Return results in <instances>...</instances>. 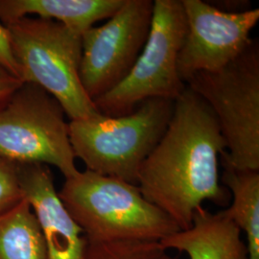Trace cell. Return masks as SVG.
I'll return each mask as SVG.
<instances>
[{"label": "cell", "instance_id": "cell-1", "mask_svg": "<svg viewBox=\"0 0 259 259\" xmlns=\"http://www.w3.org/2000/svg\"><path fill=\"white\" fill-rule=\"evenodd\" d=\"M226 151L218 122L204 99L188 87L157 146L139 168L138 186L144 198L188 230L204 201L227 205L229 189L220 185L219 158Z\"/></svg>", "mask_w": 259, "mask_h": 259}, {"label": "cell", "instance_id": "cell-2", "mask_svg": "<svg viewBox=\"0 0 259 259\" xmlns=\"http://www.w3.org/2000/svg\"><path fill=\"white\" fill-rule=\"evenodd\" d=\"M91 242L160 241L180 232L166 213L148 202L139 186L90 170L65 179L58 192Z\"/></svg>", "mask_w": 259, "mask_h": 259}, {"label": "cell", "instance_id": "cell-3", "mask_svg": "<svg viewBox=\"0 0 259 259\" xmlns=\"http://www.w3.org/2000/svg\"><path fill=\"white\" fill-rule=\"evenodd\" d=\"M174 101L152 98L121 116H95L68 122L75 157L87 170L138 185L139 168L162 138Z\"/></svg>", "mask_w": 259, "mask_h": 259}, {"label": "cell", "instance_id": "cell-4", "mask_svg": "<svg viewBox=\"0 0 259 259\" xmlns=\"http://www.w3.org/2000/svg\"><path fill=\"white\" fill-rule=\"evenodd\" d=\"M19 78L51 94L70 120L100 112L80 80L82 35L51 19L25 17L5 25Z\"/></svg>", "mask_w": 259, "mask_h": 259}, {"label": "cell", "instance_id": "cell-5", "mask_svg": "<svg viewBox=\"0 0 259 259\" xmlns=\"http://www.w3.org/2000/svg\"><path fill=\"white\" fill-rule=\"evenodd\" d=\"M208 105L226 144L221 162L259 171V45H249L229 65L199 72L186 82Z\"/></svg>", "mask_w": 259, "mask_h": 259}, {"label": "cell", "instance_id": "cell-6", "mask_svg": "<svg viewBox=\"0 0 259 259\" xmlns=\"http://www.w3.org/2000/svg\"><path fill=\"white\" fill-rule=\"evenodd\" d=\"M186 33L182 0H155L148 38L127 77L94 100L106 116H121L152 98L175 101L186 88L178 58Z\"/></svg>", "mask_w": 259, "mask_h": 259}, {"label": "cell", "instance_id": "cell-7", "mask_svg": "<svg viewBox=\"0 0 259 259\" xmlns=\"http://www.w3.org/2000/svg\"><path fill=\"white\" fill-rule=\"evenodd\" d=\"M65 112L51 94L23 83L0 109V157L16 163L57 167L65 179L76 175Z\"/></svg>", "mask_w": 259, "mask_h": 259}, {"label": "cell", "instance_id": "cell-8", "mask_svg": "<svg viewBox=\"0 0 259 259\" xmlns=\"http://www.w3.org/2000/svg\"><path fill=\"white\" fill-rule=\"evenodd\" d=\"M154 1L124 0L106 23L82 35L80 80L94 101L127 77L148 38Z\"/></svg>", "mask_w": 259, "mask_h": 259}, {"label": "cell", "instance_id": "cell-9", "mask_svg": "<svg viewBox=\"0 0 259 259\" xmlns=\"http://www.w3.org/2000/svg\"><path fill=\"white\" fill-rule=\"evenodd\" d=\"M186 33L178 58L183 82L199 72H213L229 65L250 41L259 9L229 12L202 0H182Z\"/></svg>", "mask_w": 259, "mask_h": 259}, {"label": "cell", "instance_id": "cell-10", "mask_svg": "<svg viewBox=\"0 0 259 259\" xmlns=\"http://www.w3.org/2000/svg\"><path fill=\"white\" fill-rule=\"evenodd\" d=\"M19 186L37 218L46 241L47 259H81L85 238L56 190L50 168L17 163Z\"/></svg>", "mask_w": 259, "mask_h": 259}, {"label": "cell", "instance_id": "cell-11", "mask_svg": "<svg viewBox=\"0 0 259 259\" xmlns=\"http://www.w3.org/2000/svg\"><path fill=\"white\" fill-rule=\"evenodd\" d=\"M167 250L184 251L190 259H249L241 231L224 212L199 208L188 230L160 241Z\"/></svg>", "mask_w": 259, "mask_h": 259}, {"label": "cell", "instance_id": "cell-12", "mask_svg": "<svg viewBox=\"0 0 259 259\" xmlns=\"http://www.w3.org/2000/svg\"><path fill=\"white\" fill-rule=\"evenodd\" d=\"M124 0H0V20L3 25L37 16L62 23L83 35L93 24L109 19L120 9Z\"/></svg>", "mask_w": 259, "mask_h": 259}, {"label": "cell", "instance_id": "cell-13", "mask_svg": "<svg viewBox=\"0 0 259 259\" xmlns=\"http://www.w3.org/2000/svg\"><path fill=\"white\" fill-rule=\"evenodd\" d=\"M221 163V182L232 194V205L223 212L246 233L249 259H259V171Z\"/></svg>", "mask_w": 259, "mask_h": 259}, {"label": "cell", "instance_id": "cell-14", "mask_svg": "<svg viewBox=\"0 0 259 259\" xmlns=\"http://www.w3.org/2000/svg\"><path fill=\"white\" fill-rule=\"evenodd\" d=\"M0 259H47L44 235L24 199L0 214Z\"/></svg>", "mask_w": 259, "mask_h": 259}, {"label": "cell", "instance_id": "cell-15", "mask_svg": "<svg viewBox=\"0 0 259 259\" xmlns=\"http://www.w3.org/2000/svg\"><path fill=\"white\" fill-rule=\"evenodd\" d=\"M81 259H174L159 241L85 239Z\"/></svg>", "mask_w": 259, "mask_h": 259}, {"label": "cell", "instance_id": "cell-16", "mask_svg": "<svg viewBox=\"0 0 259 259\" xmlns=\"http://www.w3.org/2000/svg\"><path fill=\"white\" fill-rule=\"evenodd\" d=\"M22 200L17 163L0 157V214L12 209Z\"/></svg>", "mask_w": 259, "mask_h": 259}, {"label": "cell", "instance_id": "cell-17", "mask_svg": "<svg viewBox=\"0 0 259 259\" xmlns=\"http://www.w3.org/2000/svg\"><path fill=\"white\" fill-rule=\"evenodd\" d=\"M0 65L19 78V65L13 53L9 31L2 23H0Z\"/></svg>", "mask_w": 259, "mask_h": 259}, {"label": "cell", "instance_id": "cell-18", "mask_svg": "<svg viewBox=\"0 0 259 259\" xmlns=\"http://www.w3.org/2000/svg\"><path fill=\"white\" fill-rule=\"evenodd\" d=\"M22 83L19 77L0 65V109L7 104Z\"/></svg>", "mask_w": 259, "mask_h": 259}]
</instances>
